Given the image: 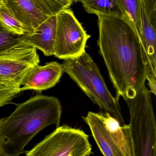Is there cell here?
I'll return each mask as SVG.
<instances>
[{"label": "cell", "instance_id": "20", "mask_svg": "<svg viewBox=\"0 0 156 156\" xmlns=\"http://www.w3.org/2000/svg\"><path fill=\"white\" fill-rule=\"evenodd\" d=\"M73 1H74L75 2H78V0H73Z\"/></svg>", "mask_w": 156, "mask_h": 156}, {"label": "cell", "instance_id": "18", "mask_svg": "<svg viewBox=\"0 0 156 156\" xmlns=\"http://www.w3.org/2000/svg\"><path fill=\"white\" fill-rule=\"evenodd\" d=\"M20 88L11 83L0 82V107L11 103L21 92Z\"/></svg>", "mask_w": 156, "mask_h": 156}, {"label": "cell", "instance_id": "2", "mask_svg": "<svg viewBox=\"0 0 156 156\" xmlns=\"http://www.w3.org/2000/svg\"><path fill=\"white\" fill-rule=\"evenodd\" d=\"M62 107L57 98L36 95L0 119V156H19L34 137L51 125L60 126Z\"/></svg>", "mask_w": 156, "mask_h": 156}, {"label": "cell", "instance_id": "4", "mask_svg": "<svg viewBox=\"0 0 156 156\" xmlns=\"http://www.w3.org/2000/svg\"><path fill=\"white\" fill-rule=\"evenodd\" d=\"M130 115L129 126L134 156L156 155V124L151 93L144 86L125 100Z\"/></svg>", "mask_w": 156, "mask_h": 156}, {"label": "cell", "instance_id": "9", "mask_svg": "<svg viewBox=\"0 0 156 156\" xmlns=\"http://www.w3.org/2000/svg\"><path fill=\"white\" fill-rule=\"evenodd\" d=\"M139 37L147 56V75L156 76V0H140Z\"/></svg>", "mask_w": 156, "mask_h": 156}, {"label": "cell", "instance_id": "10", "mask_svg": "<svg viewBox=\"0 0 156 156\" xmlns=\"http://www.w3.org/2000/svg\"><path fill=\"white\" fill-rule=\"evenodd\" d=\"M64 72L62 64L56 62L46 63L44 65L35 66L30 68L20 82L21 92L33 90L41 94L55 86Z\"/></svg>", "mask_w": 156, "mask_h": 156}, {"label": "cell", "instance_id": "7", "mask_svg": "<svg viewBox=\"0 0 156 156\" xmlns=\"http://www.w3.org/2000/svg\"><path fill=\"white\" fill-rule=\"evenodd\" d=\"M90 35L70 9L56 15V32L54 55L62 60L75 58L85 51Z\"/></svg>", "mask_w": 156, "mask_h": 156}, {"label": "cell", "instance_id": "8", "mask_svg": "<svg viewBox=\"0 0 156 156\" xmlns=\"http://www.w3.org/2000/svg\"><path fill=\"white\" fill-rule=\"evenodd\" d=\"M39 63L36 48L24 43L0 54V82L20 87L21 81L27 71Z\"/></svg>", "mask_w": 156, "mask_h": 156}, {"label": "cell", "instance_id": "16", "mask_svg": "<svg viewBox=\"0 0 156 156\" xmlns=\"http://www.w3.org/2000/svg\"><path fill=\"white\" fill-rule=\"evenodd\" d=\"M28 33L23 34L14 33L0 21V54L23 43Z\"/></svg>", "mask_w": 156, "mask_h": 156}, {"label": "cell", "instance_id": "6", "mask_svg": "<svg viewBox=\"0 0 156 156\" xmlns=\"http://www.w3.org/2000/svg\"><path fill=\"white\" fill-rule=\"evenodd\" d=\"M89 136L67 125L56 127L31 150L27 156H88L92 153Z\"/></svg>", "mask_w": 156, "mask_h": 156}, {"label": "cell", "instance_id": "13", "mask_svg": "<svg viewBox=\"0 0 156 156\" xmlns=\"http://www.w3.org/2000/svg\"><path fill=\"white\" fill-rule=\"evenodd\" d=\"M90 14L124 18L118 0H78Z\"/></svg>", "mask_w": 156, "mask_h": 156}, {"label": "cell", "instance_id": "14", "mask_svg": "<svg viewBox=\"0 0 156 156\" xmlns=\"http://www.w3.org/2000/svg\"><path fill=\"white\" fill-rule=\"evenodd\" d=\"M140 1L118 0L124 19L132 25L139 36L140 31Z\"/></svg>", "mask_w": 156, "mask_h": 156}, {"label": "cell", "instance_id": "19", "mask_svg": "<svg viewBox=\"0 0 156 156\" xmlns=\"http://www.w3.org/2000/svg\"><path fill=\"white\" fill-rule=\"evenodd\" d=\"M2 4V0H0V6Z\"/></svg>", "mask_w": 156, "mask_h": 156}, {"label": "cell", "instance_id": "12", "mask_svg": "<svg viewBox=\"0 0 156 156\" xmlns=\"http://www.w3.org/2000/svg\"><path fill=\"white\" fill-rule=\"evenodd\" d=\"M2 4L26 27L32 32L48 16L42 13L32 0H2Z\"/></svg>", "mask_w": 156, "mask_h": 156}, {"label": "cell", "instance_id": "1", "mask_svg": "<svg viewBox=\"0 0 156 156\" xmlns=\"http://www.w3.org/2000/svg\"><path fill=\"white\" fill-rule=\"evenodd\" d=\"M98 44L116 97L136 96L146 85L147 56L136 31L126 19L97 15Z\"/></svg>", "mask_w": 156, "mask_h": 156}, {"label": "cell", "instance_id": "5", "mask_svg": "<svg viewBox=\"0 0 156 156\" xmlns=\"http://www.w3.org/2000/svg\"><path fill=\"white\" fill-rule=\"evenodd\" d=\"M82 118L104 156H134L129 125H121L117 119L104 111H90Z\"/></svg>", "mask_w": 156, "mask_h": 156}, {"label": "cell", "instance_id": "3", "mask_svg": "<svg viewBox=\"0 0 156 156\" xmlns=\"http://www.w3.org/2000/svg\"><path fill=\"white\" fill-rule=\"evenodd\" d=\"M62 65L64 73L68 75L94 104L117 119L121 125L126 124L119 99L109 92L98 66L87 53L85 51L77 57L65 60Z\"/></svg>", "mask_w": 156, "mask_h": 156}, {"label": "cell", "instance_id": "17", "mask_svg": "<svg viewBox=\"0 0 156 156\" xmlns=\"http://www.w3.org/2000/svg\"><path fill=\"white\" fill-rule=\"evenodd\" d=\"M0 21L14 33L23 34L28 33L26 27L2 4L0 6Z\"/></svg>", "mask_w": 156, "mask_h": 156}, {"label": "cell", "instance_id": "11", "mask_svg": "<svg viewBox=\"0 0 156 156\" xmlns=\"http://www.w3.org/2000/svg\"><path fill=\"white\" fill-rule=\"evenodd\" d=\"M56 32V15H53L28 33L23 43L40 50L45 56L54 55Z\"/></svg>", "mask_w": 156, "mask_h": 156}, {"label": "cell", "instance_id": "15", "mask_svg": "<svg viewBox=\"0 0 156 156\" xmlns=\"http://www.w3.org/2000/svg\"><path fill=\"white\" fill-rule=\"evenodd\" d=\"M37 9L44 15L50 17L69 9L73 0H32Z\"/></svg>", "mask_w": 156, "mask_h": 156}]
</instances>
